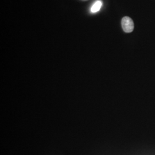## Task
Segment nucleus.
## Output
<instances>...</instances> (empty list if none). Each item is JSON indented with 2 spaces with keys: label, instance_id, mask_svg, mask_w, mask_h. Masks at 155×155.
<instances>
[{
  "label": "nucleus",
  "instance_id": "f257e3e1",
  "mask_svg": "<svg viewBox=\"0 0 155 155\" xmlns=\"http://www.w3.org/2000/svg\"><path fill=\"white\" fill-rule=\"evenodd\" d=\"M122 29L126 33H130L134 29V22L129 17H123L121 21Z\"/></svg>",
  "mask_w": 155,
  "mask_h": 155
},
{
  "label": "nucleus",
  "instance_id": "f03ea898",
  "mask_svg": "<svg viewBox=\"0 0 155 155\" xmlns=\"http://www.w3.org/2000/svg\"><path fill=\"white\" fill-rule=\"evenodd\" d=\"M102 5V2L100 0L97 1L94 4V5L92 6L91 8V13H96L100 11L101 6Z\"/></svg>",
  "mask_w": 155,
  "mask_h": 155
}]
</instances>
